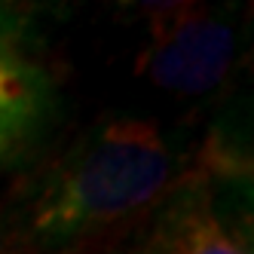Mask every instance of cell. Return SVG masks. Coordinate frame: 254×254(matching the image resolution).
I'll return each mask as SVG.
<instances>
[{"label":"cell","instance_id":"cell-2","mask_svg":"<svg viewBox=\"0 0 254 254\" xmlns=\"http://www.w3.org/2000/svg\"><path fill=\"white\" fill-rule=\"evenodd\" d=\"M138 70L162 92L202 98L217 92L239 62V31L202 3H147Z\"/></svg>","mask_w":254,"mask_h":254},{"label":"cell","instance_id":"cell-4","mask_svg":"<svg viewBox=\"0 0 254 254\" xmlns=\"http://www.w3.org/2000/svg\"><path fill=\"white\" fill-rule=\"evenodd\" d=\"M52 104L46 67L31 49L25 19L0 6V114L40 129Z\"/></svg>","mask_w":254,"mask_h":254},{"label":"cell","instance_id":"cell-3","mask_svg":"<svg viewBox=\"0 0 254 254\" xmlns=\"http://www.w3.org/2000/svg\"><path fill=\"white\" fill-rule=\"evenodd\" d=\"M230 175V156L208 144L178 184L104 254H251L221 208L217 187Z\"/></svg>","mask_w":254,"mask_h":254},{"label":"cell","instance_id":"cell-5","mask_svg":"<svg viewBox=\"0 0 254 254\" xmlns=\"http://www.w3.org/2000/svg\"><path fill=\"white\" fill-rule=\"evenodd\" d=\"M34 132H37L34 126L19 123V120H12V117H6V114H0V162L19 153Z\"/></svg>","mask_w":254,"mask_h":254},{"label":"cell","instance_id":"cell-1","mask_svg":"<svg viewBox=\"0 0 254 254\" xmlns=\"http://www.w3.org/2000/svg\"><path fill=\"white\" fill-rule=\"evenodd\" d=\"M153 120L83 129L0 199V254H104L190 169Z\"/></svg>","mask_w":254,"mask_h":254}]
</instances>
